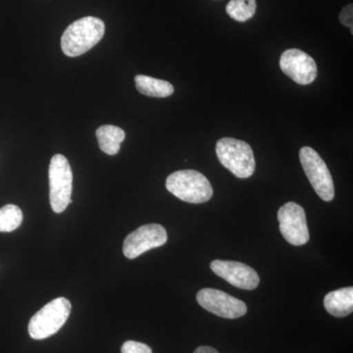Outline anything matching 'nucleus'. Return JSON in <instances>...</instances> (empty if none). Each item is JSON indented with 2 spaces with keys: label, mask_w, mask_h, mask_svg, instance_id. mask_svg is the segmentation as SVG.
Listing matches in <instances>:
<instances>
[{
  "label": "nucleus",
  "mask_w": 353,
  "mask_h": 353,
  "mask_svg": "<svg viewBox=\"0 0 353 353\" xmlns=\"http://www.w3.org/2000/svg\"><path fill=\"white\" fill-rule=\"evenodd\" d=\"M71 303L65 297H58L44 305L30 320V336L34 340H46L59 331L68 320Z\"/></svg>",
  "instance_id": "obj_4"
},
{
  "label": "nucleus",
  "mask_w": 353,
  "mask_h": 353,
  "mask_svg": "<svg viewBox=\"0 0 353 353\" xmlns=\"http://www.w3.org/2000/svg\"><path fill=\"white\" fill-rule=\"evenodd\" d=\"M299 160L309 182L316 194L325 201H333L334 197V181L328 166L321 157L309 146H304L299 152Z\"/></svg>",
  "instance_id": "obj_6"
},
{
  "label": "nucleus",
  "mask_w": 353,
  "mask_h": 353,
  "mask_svg": "<svg viewBox=\"0 0 353 353\" xmlns=\"http://www.w3.org/2000/svg\"><path fill=\"white\" fill-rule=\"evenodd\" d=\"M168 240L166 230L159 224H148L128 234L123 252L128 259H134L152 248L164 245Z\"/></svg>",
  "instance_id": "obj_9"
},
{
  "label": "nucleus",
  "mask_w": 353,
  "mask_h": 353,
  "mask_svg": "<svg viewBox=\"0 0 353 353\" xmlns=\"http://www.w3.org/2000/svg\"><path fill=\"white\" fill-rule=\"evenodd\" d=\"M220 163L240 179H248L255 171V158L252 146L245 141L223 138L216 145Z\"/></svg>",
  "instance_id": "obj_3"
},
{
  "label": "nucleus",
  "mask_w": 353,
  "mask_h": 353,
  "mask_svg": "<svg viewBox=\"0 0 353 353\" xmlns=\"http://www.w3.org/2000/svg\"><path fill=\"white\" fill-rule=\"evenodd\" d=\"M122 353H152V350L145 343L139 341H128L121 348Z\"/></svg>",
  "instance_id": "obj_17"
},
{
  "label": "nucleus",
  "mask_w": 353,
  "mask_h": 353,
  "mask_svg": "<svg viewBox=\"0 0 353 353\" xmlns=\"http://www.w3.org/2000/svg\"><path fill=\"white\" fill-rule=\"evenodd\" d=\"M23 222L22 210L17 205L7 204L0 209V232L10 233L21 226Z\"/></svg>",
  "instance_id": "obj_16"
},
{
  "label": "nucleus",
  "mask_w": 353,
  "mask_h": 353,
  "mask_svg": "<svg viewBox=\"0 0 353 353\" xmlns=\"http://www.w3.org/2000/svg\"><path fill=\"white\" fill-rule=\"evenodd\" d=\"M194 353H219L214 348L211 347H199L194 350Z\"/></svg>",
  "instance_id": "obj_19"
},
{
  "label": "nucleus",
  "mask_w": 353,
  "mask_h": 353,
  "mask_svg": "<svg viewBox=\"0 0 353 353\" xmlns=\"http://www.w3.org/2000/svg\"><path fill=\"white\" fill-rule=\"evenodd\" d=\"M325 309L334 317L343 318L353 311V288L333 290L324 299Z\"/></svg>",
  "instance_id": "obj_12"
},
{
  "label": "nucleus",
  "mask_w": 353,
  "mask_h": 353,
  "mask_svg": "<svg viewBox=\"0 0 353 353\" xmlns=\"http://www.w3.org/2000/svg\"><path fill=\"white\" fill-rule=\"evenodd\" d=\"M137 90L141 94L150 97H168L173 94L174 87L167 81L158 80L152 77L138 75L134 78Z\"/></svg>",
  "instance_id": "obj_14"
},
{
  "label": "nucleus",
  "mask_w": 353,
  "mask_h": 353,
  "mask_svg": "<svg viewBox=\"0 0 353 353\" xmlns=\"http://www.w3.org/2000/svg\"><path fill=\"white\" fill-rule=\"evenodd\" d=\"M48 176L51 208L55 213H62L71 203L73 192V172L64 155L55 154L51 158Z\"/></svg>",
  "instance_id": "obj_5"
},
{
  "label": "nucleus",
  "mask_w": 353,
  "mask_h": 353,
  "mask_svg": "<svg viewBox=\"0 0 353 353\" xmlns=\"http://www.w3.org/2000/svg\"><path fill=\"white\" fill-rule=\"evenodd\" d=\"M353 6L352 4H348L340 13V21L341 24L352 30L353 27Z\"/></svg>",
  "instance_id": "obj_18"
},
{
  "label": "nucleus",
  "mask_w": 353,
  "mask_h": 353,
  "mask_svg": "<svg viewBox=\"0 0 353 353\" xmlns=\"http://www.w3.org/2000/svg\"><path fill=\"white\" fill-rule=\"evenodd\" d=\"M281 234L292 245H303L309 241L305 211L296 202H288L278 211Z\"/></svg>",
  "instance_id": "obj_7"
},
{
  "label": "nucleus",
  "mask_w": 353,
  "mask_h": 353,
  "mask_svg": "<svg viewBox=\"0 0 353 353\" xmlns=\"http://www.w3.org/2000/svg\"><path fill=\"white\" fill-rule=\"evenodd\" d=\"M210 268L216 275L239 289L252 290L259 287V274L241 262L214 260L211 262Z\"/></svg>",
  "instance_id": "obj_11"
},
{
  "label": "nucleus",
  "mask_w": 353,
  "mask_h": 353,
  "mask_svg": "<svg viewBox=\"0 0 353 353\" xmlns=\"http://www.w3.org/2000/svg\"><path fill=\"white\" fill-rule=\"evenodd\" d=\"M105 32V25L99 18L88 16L75 21L65 30L61 38L64 54L77 57L97 46Z\"/></svg>",
  "instance_id": "obj_1"
},
{
  "label": "nucleus",
  "mask_w": 353,
  "mask_h": 353,
  "mask_svg": "<svg viewBox=\"0 0 353 353\" xmlns=\"http://www.w3.org/2000/svg\"><path fill=\"white\" fill-rule=\"evenodd\" d=\"M166 188L172 194L189 203H204L213 196L208 178L194 170L174 172L167 178Z\"/></svg>",
  "instance_id": "obj_2"
},
{
  "label": "nucleus",
  "mask_w": 353,
  "mask_h": 353,
  "mask_svg": "<svg viewBox=\"0 0 353 353\" xmlns=\"http://www.w3.org/2000/svg\"><path fill=\"white\" fill-rule=\"evenodd\" d=\"M281 70L299 85H309L317 77V65L312 57L303 50H285L280 59Z\"/></svg>",
  "instance_id": "obj_10"
},
{
  "label": "nucleus",
  "mask_w": 353,
  "mask_h": 353,
  "mask_svg": "<svg viewBox=\"0 0 353 353\" xmlns=\"http://www.w3.org/2000/svg\"><path fill=\"white\" fill-rule=\"evenodd\" d=\"M256 0H230L226 12L232 19L243 23L252 19L256 13Z\"/></svg>",
  "instance_id": "obj_15"
},
{
  "label": "nucleus",
  "mask_w": 353,
  "mask_h": 353,
  "mask_svg": "<svg viewBox=\"0 0 353 353\" xmlns=\"http://www.w3.org/2000/svg\"><path fill=\"white\" fill-rule=\"evenodd\" d=\"M99 139V148L108 155H115L120 152L121 143L126 137L124 130L113 125H103L95 132Z\"/></svg>",
  "instance_id": "obj_13"
},
{
  "label": "nucleus",
  "mask_w": 353,
  "mask_h": 353,
  "mask_svg": "<svg viewBox=\"0 0 353 353\" xmlns=\"http://www.w3.org/2000/svg\"><path fill=\"white\" fill-rule=\"evenodd\" d=\"M196 301L209 312L226 319H236L248 312V306L243 301L219 290L202 289L197 292Z\"/></svg>",
  "instance_id": "obj_8"
}]
</instances>
